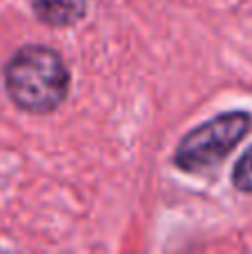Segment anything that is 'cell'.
Listing matches in <instances>:
<instances>
[{"label":"cell","instance_id":"obj_1","mask_svg":"<svg viewBox=\"0 0 252 254\" xmlns=\"http://www.w3.org/2000/svg\"><path fill=\"white\" fill-rule=\"evenodd\" d=\"M7 92L27 112H52L63 103L69 76L61 56L47 47H22L7 65Z\"/></svg>","mask_w":252,"mask_h":254},{"label":"cell","instance_id":"obj_2","mask_svg":"<svg viewBox=\"0 0 252 254\" xmlns=\"http://www.w3.org/2000/svg\"><path fill=\"white\" fill-rule=\"evenodd\" d=\"M250 123L252 121L248 114L230 112L199 125L179 143L177 156H174L177 165L186 172H205L219 165L235 149V145L248 134Z\"/></svg>","mask_w":252,"mask_h":254},{"label":"cell","instance_id":"obj_3","mask_svg":"<svg viewBox=\"0 0 252 254\" xmlns=\"http://www.w3.org/2000/svg\"><path fill=\"white\" fill-rule=\"evenodd\" d=\"M34 9L49 25H71L87 11V0H34Z\"/></svg>","mask_w":252,"mask_h":254},{"label":"cell","instance_id":"obj_4","mask_svg":"<svg viewBox=\"0 0 252 254\" xmlns=\"http://www.w3.org/2000/svg\"><path fill=\"white\" fill-rule=\"evenodd\" d=\"M232 181L241 192H252V147L239 158L235 172H232Z\"/></svg>","mask_w":252,"mask_h":254}]
</instances>
